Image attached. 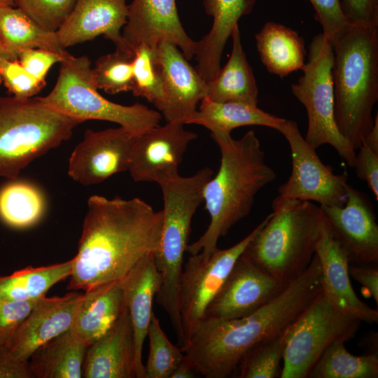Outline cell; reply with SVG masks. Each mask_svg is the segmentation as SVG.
I'll return each instance as SVG.
<instances>
[{
  "instance_id": "obj_1",
  "label": "cell",
  "mask_w": 378,
  "mask_h": 378,
  "mask_svg": "<svg viewBox=\"0 0 378 378\" xmlns=\"http://www.w3.org/2000/svg\"><path fill=\"white\" fill-rule=\"evenodd\" d=\"M162 221L163 211L139 198L91 196L68 288L85 291L125 278L157 251Z\"/></svg>"
},
{
  "instance_id": "obj_2",
  "label": "cell",
  "mask_w": 378,
  "mask_h": 378,
  "mask_svg": "<svg viewBox=\"0 0 378 378\" xmlns=\"http://www.w3.org/2000/svg\"><path fill=\"white\" fill-rule=\"evenodd\" d=\"M321 265L314 254L307 270L276 298L236 319H203L183 348L199 374L206 378L234 375L254 346L285 331L321 293Z\"/></svg>"
},
{
  "instance_id": "obj_3",
  "label": "cell",
  "mask_w": 378,
  "mask_h": 378,
  "mask_svg": "<svg viewBox=\"0 0 378 378\" xmlns=\"http://www.w3.org/2000/svg\"><path fill=\"white\" fill-rule=\"evenodd\" d=\"M211 136L219 147L220 164L204 188L203 202L210 223L204 233L188 245L186 252L190 255H209L216 249L218 239L249 214L257 193L276 177L265 162L254 131L239 139L222 132L211 133Z\"/></svg>"
},
{
  "instance_id": "obj_4",
  "label": "cell",
  "mask_w": 378,
  "mask_h": 378,
  "mask_svg": "<svg viewBox=\"0 0 378 378\" xmlns=\"http://www.w3.org/2000/svg\"><path fill=\"white\" fill-rule=\"evenodd\" d=\"M334 114L356 150L371 130L378 99V26L348 24L330 41Z\"/></svg>"
},
{
  "instance_id": "obj_5",
  "label": "cell",
  "mask_w": 378,
  "mask_h": 378,
  "mask_svg": "<svg viewBox=\"0 0 378 378\" xmlns=\"http://www.w3.org/2000/svg\"><path fill=\"white\" fill-rule=\"evenodd\" d=\"M321 209L312 202L278 195L242 255L288 284L309 265L320 236Z\"/></svg>"
},
{
  "instance_id": "obj_6",
  "label": "cell",
  "mask_w": 378,
  "mask_h": 378,
  "mask_svg": "<svg viewBox=\"0 0 378 378\" xmlns=\"http://www.w3.org/2000/svg\"><path fill=\"white\" fill-rule=\"evenodd\" d=\"M82 122L38 97H0V177L16 179L30 162L70 139Z\"/></svg>"
},
{
  "instance_id": "obj_7",
  "label": "cell",
  "mask_w": 378,
  "mask_h": 378,
  "mask_svg": "<svg viewBox=\"0 0 378 378\" xmlns=\"http://www.w3.org/2000/svg\"><path fill=\"white\" fill-rule=\"evenodd\" d=\"M91 69L88 56L70 55L61 62L52 90L38 98L56 111L82 122H112L135 135L160 124L162 115L157 111L139 103L131 106L116 104L102 96L94 84Z\"/></svg>"
},
{
  "instance_id": "obj_8",
  "label": "cell",
  "mask_w": 378,
  "mask_h": 378,
  "mask_svg": "<svg viewBox=\"0 0 378 378\" xmlns=\"http://www.w3.org/2000/svg\"><path fill=\"white\" fill-rule=\"evenodd\" d=\"M332 60L330 41L323 34L314 36L309 47L308 61L301 69L302 76L291 85V91L307 111V143L315 150L324 144L332 146L341 158L354 167L355 150L340 134L335 120Z\"/></svg>"
},
{
  "instance_id": "obj_9",
  "label": "cell",
  "mask_w": 378,
  "mask_h": 378,
  "mask_svg": "<svg viewBox=\"0 0 378 378\" xmlns=\"http://www.w3.org/2000/svg\"><path fill=\"white\" fill-rule=\"evenodd\" d=\"M360 323L337 309L321 291L287 329L280 377H308L325 350L354 338Z\"/></svg>"
},
{
  "instance_id": "obj_10",
  "label": "cell",
  "mask_w": 378,
  "mask_h": 378,
  "mask_svg": "<svg viewBox=\"0 0 378 378\" xmlns=\"http://www.w3.org/2000/svg\"><path fill=\"white\" fill-rule=\"evenodd\" d=\"M261 225L262 222L245 238L228 248H217L209 255L199 253L188 257L183 269L179 295L184 346Z\"/></svg>"
},
{
  "instance_id": "obj_11",
  "label": "cell",
  "mask_w": 378,
  "mask_h": 378,
  "mask_svg": "<svg viewBox=\"0 0 378 378\" xmlns=\"http://www.w3.org/2000/svg\"><path fill=\"white\" fill-rule=\"evenodd\" d=\"M276 130L288 141L292 158L290 176L279 187V195L316 202L321 206H344L350 187L347 174H335L330 166L324 164L295 121L286 119Z\"/></svg>"
},
{
  "instance_id": "obj_12",
  "label": "cell",
  "mask_w": 378,
  "mask_h": 378,
  "mask_svg": "<svg viewBox=\"0 0 378 378\" xmlns=\"http://www.w3.org/2000/svg\"><path fill=\"white\" fill-rule=\"evenodd\" d=\"M288 284L267 274L241 254L203 319L227 321L246 316L279 295Z\"/></svg>"
},
{
  "instance_id": "obj_13",
  "label": "cell",
  "mask_w": 378,
  "mask_h": 378,
  "mask_svg": "<svg viewBox=\"0 0 378 378\" xmlns=\"http://www.w3.org/2000/svg\"><path fill=\"white\" fill-rule=\"evenodd\" d=\"M136 136L120 126L98 132L87 130L69 158V176L80 184L90 186L128 171Z\"/></svg>"
},
{
  "instance_id": "obj_14",
  "label": "cell",
  "mask_w": 378,
  "mask_h": 378,
  "mask_svg": "<svg viewBox=\"0 0 378 378\" xmlns=\"http://www.w3.org/2000/svg\"><path fill=\"white\" fill-rule=\"evenodd\" d=\"M319 207L350 263L378 262V225L366 194L350 186L344 206Z\"/></svg>"
},
{
  "instance_id": "obj_15",
  "label": "cell",
  "mask_w": 378,
  "mask_h": 378,
  "mask_svg": "<svg viewBox=\"0 0 378 378\" xmlns=\"http://www.w3.org/2000/svg\"><path fill=\"white\" fill-rule=\"evenodd\" d=\"M122 36L132 51L141 43L155 47L167 41L175 44L188 60L195 54L196 41L183 29L175 0H132Z\"/></svg>"
},
{
  "instance_id": "obj_16",
  "label": "cell",
  "mask_w": 378,
  "mask_h": 378,
  "mask_svg": "<svg viewBox=\"0 0 378 378\" xmlns=\"http://www.w3.org/2000/svg\"><path fill=\"white\" fill-rule=\"evenodd\" d=\"M197 138L178 122H167L136 136L128 169L132 178L155 182L160 172H178L188 146Z\"/></svg>"
},
{
  "instance_id": "obj_17",
  "label": "cell",
  "mask_w": 378,
  "mask_h": 378,
  "mask_svg": "<svg viewBox=\"0 0 378 378\" xmlns=\"http://www.w3.org/2000/svg\"><path fill=\"white\" fill-rule=\"evenodd\" d=\"M155 55L165 94L162 115L167 122L186 125L198 104L206 97L207 83L173 43H158Z\"/></svg>"
},
{
  "instance_id": "obj_18",
  "label": "cell",
  "mask_w": 378,
  "mask_h": 378,
  "mask_svg": "<svg viewBox=\"0 0 378 378\" xmlns=\"http://www.w3.org/2000/svg\"><path fill=\"white\" fill-rule=\"evenodd\" d=\"M321 212L320 236L315 253L321 265L322 293L344 314L361 322L377 323V309L369 307L354 292L350 281L349 258Z\"/></svg>"
},
{
  "instance_id": "obj_19",
  "label": "cell",
  "mask_w": 378,
  "mask_h": 378,
  "mask_svg": "<svg viewBox=\"0 0 378 378\" xmlns=\"http://www.w3.org/2000/svg\"><path fill=\"white\" fill-rule=\"evenodd\" d=\"M82 296L71 292L62 297L41 298L8 342L0 349L15 360L29 362L37 349L71 328Z\"/></svg>"
},
{
  "instance_id": "obj_20",
  "label": "cell",
  "mask_w": 378,
  "mask_h": 378,
  "mask_svg": "<svg viewBox=\"0 0 378 378\" xmlns=\"http://www.w3.org/2000/svg\"><path fill=\"white\" fill-rule=\"evenodd\" d=\"M127 0H76L69 16L56 31L65 48L103 35L120 49L134 52L121 30L127 23Z\"/></svg>"
},
{
  "instance_id": "obj_21",
  "label": "cell",
  "mask_w": 378,
  "mask_h": 378,
  "mask_svg": "<svg viewBox=\"0 0 378 378\" xmlns=\"http://www.w3.org/2000/svg\"><path fill=\"white\" fill-rule=\"evenodd\" d=\"M83 377L136 378L134 332L127 307L109 330L87 348Z\"/></svg>"
},
{
  "instance_id": "obj_22",
  "label": "cell",
  "mask_w": 378,
  "mask_h": 378,
  "mask_svg": "<svg viewBox=\"0 0 378 378\" xmlns=\"http://www.w3.org/2000/svg\"><path fill=\"white\" fill-rule=\"evenodd\" d=\"M126 308L125 278L85 291L70 330L87 347L106 333Z\"/></svg>"
},
{
  "instance_id": "obj_23",
  "label": "cell",
  "mask_w": 378,
  "mask_h": 378,
  "mask_svg": "<svg viewBox=\"0 0 378 378\" xmlns=\"http://www.w3.org/2000/svg\"><path fill=\"white\" fill-rule=\"evenodd\" d=\"M255 0H203L206 13L213 18L209 32L196 41V69L206 82L220 69V60L227 39L239 20L248 14Z\"/></svg>"
},
{
  "instance_id": "obj_24",
  "label": "cell",
  "mask_w": 378,
  "mask_h": 378,
  "mask_svg": "<svg viewBox=\"0 0 378 378\" xmlns=\"http://www.w3.org/2000/svg\"><path fill=\"white\" fill-rule=\"evenodd\" d=\"M151 253L141 260L125 278L126 307L132 324L136 378H144V343L153 314V301L160 286V276Z\"/></svg>"
},
{
  "instance_id": "obj_25",
  "label": "cell",
  "mask_w": 378,
  "mask_h": 378,
  "mask_svg": "<svg viewBox=\"0 0 378 378\" xmlns=\"http://www.w3.org/2000/svg\"><path fill=\"white\" fill-rule=\"evenodd\" d=\"M232 48L225 65L207 83L209 99L258 106V88L243 50L239 25L232 30Z\"/></svg>"
},
{
  "instance_id": "obj_26",
  "label": "cell",
  "mask_w": 378,
  "mask_h": 378,
  "mask_svg": "<svg viewBox=\"0 0 378 378\" xmlns=\"http://www.w3.org/2000/svg\"><path fill=\"white\" fill-rule=\"evenodd\" d=\"M255 40L260 59L269 72L284 77L304 65V41L295 30L268 22Z\"/></svg>"
},
{
  "instance_id": "obj_27",
  "label": "cell",
  "mask_w": 378,
  "mask_h": 378,
  "mask_svg": "<svg viewBox=\"0 0 378 378\" xmlns=\"http://www.w3.org/2000/svg\"><path fill=\"white\" fill-rule=\"evenodd\" d=\"M286 119L264 111L258 106L240 102H216L204 98L186 124L202 125L213 132L230 134L235 128L259 125L277 130Z\"/></svg>"
},
{
  "instance_id": "obj_28",
  "label": "cell",
  "mask_w": 378,
  "mask_h": 378,
  "mask_svg": "<svg viewBox=\"0 0 378 378\" xmlns=\"http://www.w3.org/2000/svg\"><path fill=\"white\" fill-rule=\"evenodd\" d=\"M0 38L12 59L28 49L51 50L62 55L70 53L61 44L56 32L48 31L15 6L0 7Z\"/></svg>"
},
{
  "instance_id": "obj_29",
  "label": "cell",
  "mask_w": 378,
  "mask_h": 378,
  "mask_svg": "<svg viewBox=\"0 0 378 378\" xmlns=\"http://www.w3.org/2000/svg\"><path fill=\"white\" fill-rule=\"evenodd\" d=\"M87 346L70 329L37 349L29 365L34 377L80 378Z\"/></svg>"
},
{
  "instance_id": "obj_30",
  "label": "cell",
  "mask_w": 378,
  "mask_h": 378,
  "mask_svg": "<svg viewBox=\"0 0 378 378\" xmlns=\"http://www.w3.org/2000/svg\"><path fill=\"white\" fill-rule=\"evenodd\" d=\"M72 259L43 267H28L0 276V301L38 300L57 283L69 277Z\"/></svg>"
},
{
  "instance_id": "obj_31",
  "label": "cell",
  "mask_w": 378,
  "mask_h": 378,
  "mask_svg": "<svg viewBox=\"0 0 378 378\" xmlns=\"http://www.w3.org/2000/svg\"><path fill=\"white\" fill-rule=\"evenodd\" d=\"M14 180L0 188V219L10 227L27 228L43 216L45 200L33 184Z\"/></svg>"
},
{
  "instance_id": "obj_32",
  "label": "cell",
  "mask_w": 378,
  "mask_h": 378,
  "mask_svg": "<svg viewBox=\"0 0 378 378\" xmlns=\"http://www.w3.org/2000/svg\"><path fill=\"white\" fill-rule=\"evenodd\" d=\"M310 378H377L378 357L375 354L355 356L343 342L330 344L317 360Z\"/></svg>"
},
{
  "instance_id": "obj_33",
  "label": "cell",
  "mask_w": 378,
  "mask_h": 378,
  "mask_svg": "<svg viewBox=\"0 0 378 378\" xmlns=\"http://www.w3.org/2000/svg\"><path fill=\"white\" fill-rule=\"evenodd\" d=\"M134 53L132 92L134 96L145 98L161 112L165 94L156 61L155 47L141 43L134 49Z\"/></svg>"
},
{
  "instance_id": "obj_34",
  "label": "cell",
  "mask_w": 378,
  "mask_h": 378,
  "mask_svg": "<svg viewBox=\"0 0 378 378\" xmlns=\"http://www.w3.org/2000/svg\"><path fill=\"white\" fill-rule=\"evenodd\" d=\"M288 329V328H287ZM287 329L252 347L241 359L237 372L239 378L280 377Z\"/></svg>"
},
{
  "instance_id": "obj_35",
  "label": "cell",
  "mask_w": 378,
  "mask_h": 378,
  "mask_svg": "<svg viewBox=\"0 0 378 378\" xmlns=\"http://www.w3.org/2000/svg\"><path fill=\"white\" fill-rule=\"evenodd\" d=\"M134 54L115 49L99 57L91 69L96 88L111 94L132 91Z\"/></svg>"
},
{
  "instance_id": "obj_36",
  "label": "cell",
  "mask_w": 378,
  "mask_h": 378,
  "mask_svg": "<svg viewBox=\"0 0 378 378\" xmlns=\"http://www.w3.org/2000/svg\"><path fill=\"white\" fill-rule=\"evenodd\" d=\"M147 336L149 353L144 365V378H170L174 369L184 356L181 346L172 344L153 312Z\"/></svg>"
},
{
  "instance_id": "obj_37",
  "label": "cell",
  "mask_w": 378,
  "mask_h": 378,
  "mask_svg": "<svg viewBox=\"0 0 378 378\" xmlns=\"http://www.w3.org/2000/svg\"><path fill=\"white\" fill-rule=\"evenodd\" d=\"M16 7L42 28L56 32L71 13L76 0H13Z\"/></svg>"
},
{
  "instance_id": "obj_38",
  "label": "cell",
  "mask_w": 378,
  "mask_h": 378,
  "mask_svg": "<svg viewBox=\"0 0 378 378\" xmlns=\"http://www.w3.org/2000/svg\"><path fill=\"white\" fill-rule=\"evenodd\" d=\"M2 83L10 94L20 99L33 97L46 83L38 80L20 64L18 59H6L0 66Z\"/></svg>"
},
{
  "instance_id": "obj_39",
  "label": "cell",
  "mask_w": 378,
  "mask_h": 378,
  "mask_svg": "<svg viewBox=\"0 0 378 378\" xmlns=\"http://www.w3.org/2000/svg\"><path fill=\"white\" fill-rule=\"evenodd\" d=\"M37 300L0 301V348L8 342Z\"/></svg>"
},
{
  "instance_id": "obj_40",
  "label": "cell",
  "mask_w": 378,
  "mask_h": 378,
  "mask_svg": "<svg viewBox=\"0 0 378 378\" xmlns=\"http://www.w3.org/2000/svg\"><path fill=\"white\" fill-rule=\"evenodd\" d=\"M316 11V18L323 28V36L330 41L349 23L340 5V0H309Z\"/></svg>"
},
{
  "instance_id": "obj_41",
  "label": "cell",
  "mask_w": 378,
  "mask_h": 378,
  "mask_svg": "<svg viewBox=\"0 0 378 378\" xmlns=\"http://www.w3.org/2000/svg\"><path fill=\"white\" fill-rule=\"evenodd\" d=\"M70 55L64 56L51 50L33 48L22 52L18 59L31 75L46 83V76L51 66L61 63Z\"/></svg>"
},
{
  "instance_id": "obj_42",
  "label": "cell",
  "mask_w": 378,
  "mask_h": 378,
  "mask_svg": "<svg viewBox=\"0 0 378 378\" xmlns=\"http://www.w3.org/2000/svg\"><path fill=\"white\" fill-rule=\"evenodd\" d=\"M356 154L354 168L358 178L365 181L376 200H378V150L362 141Z\"/></svg>"
},
{
  "instance_id": "obj_43",
  "label": "cell",
  "mask_w": 378,
  "mask_h": 378,
  "mask_svg": "<svg viewBox=\"0 0 378 378\" xmlns=\"http://www.w3.org/2000/svg\"><path fill=\"white\" fill-rule=\"evenodd\" d=\"M349 24L378 26V0H340Z\"/></svg>"
},
{
  "instance_id": "obj_44",
  "label": "cell",
  "mask_w": 378,
  "mask_h": 378,
  "mask_svg": "<svg viewBox=\"0 0 378 378\" xmlns=\"http://www.w3.org/2000/svg\"><path fill=\"white\" fill-rule=\"evenodd\" d=\"M349 275L363 287V293L374 299L378 304L377 263L352 265L349 267Z\"/></svg>"
},
{
  "instance_id": "obj_45",
  "label": "cell",
  "mask_w": 378,
  "mask_h": 378,
  "mask_svg": "<svg viewBox=\"0 0 378 378\" xmlns=\"http://www.w3.org/2000/svg\"><path fill=\"white\" fill-rule=\"evenodd\" d=\"M29 362L15 360L0 349V378H33Z\"/></svg>"
},
{
  "instance_id": "obj_46",
  "label": "cell",
  "mask_w": 378,
  "mask_h": 378,
  "mask_svg": "<svg viewBox=\"0 0 378 378\" xmlns=\"http://www.w3.org/2000/svg\"><path fill=\"white\" fill-rule=\"evenodd\" d=\"M199 374L190 360L184 354L183 358L177 365L170 378H194Z\"/></svg>"
},
{
  "instance_id": "obj_47",
  "label": "cell",
  "mask_w": 378,
  "mask_h": 378,
  "mask_svg": "<svg viewBox=\"0 0 378 378\" xmlns=\"http://www.w3.org/2000/svg\"><path fill=\"white\" fill-rule=\"evenodd\" d=\"M6 59H12L10 58V55L5 50L0 38V66H1V62ZM1 83H2V79L0 74V85Z\"/></svg>"
},
{
  "instance_id": "obj_48",
  "label": "cell",
  "mask_w": 378,
  "mask_h": 378,
  "mask_svg": "<svg viewBox=\"0 0 378 378\" xmlns=\"http://www.w3.org/2000/svg\"><path fill=\"white\" fill-rule=\"evenodd\" d=\"M5 6H15L13 0H0V7Z\"/></svg>"
}]
</instances>
